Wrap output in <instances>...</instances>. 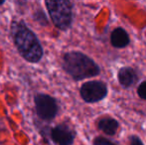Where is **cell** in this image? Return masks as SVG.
<instances>
[{
    "mask_svg": "<svg viewBox=\"0 0 146 145\" xmlns=\"http://www.w3.org/2000/svg\"><path fill=\"white\" fill-rule=\"evenodd\" d=\"M108 95V87L106 83L98 81H90L85 83L81 87V95L87 103H96L104 99Z\"/></svg>",
    "mask_w": 146,
    "mask_h": 145,
    "instance_id": "obj_5",
    "label": "cell"
},
{
    "mask_svg": "<svg viewBox=\"0 0 146 145\" xmlns=\"http://www.w3.org/2000/svg\"><path fill=\"white\" fill-rule=\"evenodd\" d=\"M5 3V1H4V0H2V1H0V5H2V4H4Z\"/></svg>",
    "mask_w": 146,
    "mask_h": 145,
    "instance_id": "obj_14",
    "label": "cell"
},
{
    "mask_svg": "<svg viewBox=\"0 0 146 145\" xmlns=\"http://www.w3.org/2000/svg\"><path fill=\"white\" fill-rule=\"evenodd\" d=\"M34 18L36 21H38L39 23H41L42 25H47V24H48V20H47L46 16H45L44 12L41 11V10H39V11H37L36 13H35Z\"/></svg>",
    "mask_w": 146,
    "mask_h": 145,
    "instance_id": "obj_10",
    "label": "cell"
},
{
    "mask_svg": "<svg viewBox=\"0 0 146 145\" xmlns=\"http://www.w3.org/2000/svg\"><path fill=\"white\" fill-rule=\"evenodd\" d=\"M137 93L143 99H146V81H143L137 89Z\"/></svg>",
    "mask_w": 146,
    "mask_h": 145,
    "instance_id": "obj_12",
    "label": "cell"
},
{
    "mask_svg": "<svg viewBox=\"0 0 146 145\" xmlns=\"http://www.w3.org/2000/svg\"><path fill=\"white\" fill-rule=\"evenodd\" d=\"M129 36L124 29L116 28L112 31L110 35V42L111 45L115 48H124L129 44Z\"/></svg>",
    "mask_w": 146,
    "mask_h": 145,
    "instance_id": "obj_7",
    "label": "cell"
},
{
    "mask_svg": "<svg viewBox=\"0 0 146 145\" xmlns=\"http://www.w3.org/2000/svg\"><path fill=\"white\" fill-rule=\"evenodd\" d=\"M94 145H116L112 141L108 139H106L104 137H96L94 140Z\"/></svg>",
    "mask_w": 146,
    "mask_h": 145,
    "instance_id": "obj_11",
    "label": "cell"
},
{
    "mask_svg": "<svg viewBox=\"0 0 146 145\" xmlns=\"http://www.w3.org/2000/svg\"><path fill=\"white\" fill-rule=\"evenodd\" d=\"M11 35L19 54L30 63H38L43 57V48L36 34L22 20L11 24Z\"/></svg>",
    "mask_w": 146,
    "mask_h": 145,
    "instance_id": "obj_1",
    "label": "cell"
},
{
    "mask_svg": "<svg viewBox=\"0 0 146 145\" xmlns=\"http://www.w3.org/2000/svg\"><path fill=\"white\" fill-rule=\"evenodd\" d=\"M118 79L120 85H122L123 87H130L134 83L135 79H136V73L133 69L125 67V68L119 70Z\"/></svg>",
    "mask_w": 146,
    "mask_h": 145,
    "instance_id": "obj_9",
    "label": "cell"
},
{
    "mask_svg": "<svg viewBox=\"0 0 146 145\" xmlns=\"http://www.w3.org/2000/svg\"><path fill=\"white\" fill-rule=\"evenodd\" d=\"M63 68L76 81L96 77L100 73L98 66L90 57L76 51L64 55Z\"/></svg>",
    "mask_w": 146,
    "mask_h": 145,
    "instance_id": "obj_2",
    "label": "cell"
},
{
    "mask_svg": "<svg viewBox=\"0 0 146 145\" xmlns=\"http://www.w3.org/2000/svg\"><path fill=\"white\" fill-rule=\"evenodd\" d=\"M51 137L57 145H72L75 139V131L68 124L61 123L52 128Z\"/></svg>",
    "mask_w": 146,
    "mask_h": 145,
    "instance_id": "obj_6",
    "label": "cell"
},
{
    "mask_svg": "<svg viewBox=\"0 0 146 145\" xmlns=\"http://www.w3.org/2000/svg\"><path fill=\"white\" fill-rule=\"evenodd\" d=\"M130 145H143L142 141L139 137L135 135H132L130 137Z\"/></svg>",
    "mask_w": 146,
    "mask_h": 145,
    "instance_id": "obj_13",
    "label": "cell"
},
{
    "mask_svg": "<svg viewBox=\"0 0 146 145\" xmlns=\"http://www.w3.org/2000/svg\"><path fill=\"white\" fill-rule=\"evenodd\" d=\"M54 25L60 30H68L73 21V4L63 0H48L45 2Z\"/></svg>",
    "mask_w": 146,
    "mask_h": 145,
    "instance_id": "obj_3",
    "label": "cell"
},
{
    "mask_svg": "<svg viewBox=\"0 0 146 145\" xmlns=\"http://www.w3.org/2000/svg\"><path fill=\"white\" fill-rule=\"evenodd\" d=\"M98 127L108 135H114L118 129V122L114 118L104 117L98 122Z\"/></svg>",
    "mask_w": 146,
    "mask_h": 145,
    "instance_id": "obj_8",
    "label": "cell"
},
{
    "mask_svg": "<svg viewBox=\"0 0 146 145\" xmlns=\"http://www.w3.org/2000/svg\"><path fill=\"white\" fill-rule=\"evenodd\" d=\"M35 109L37 115L43 120L51 121L58 113V103L53 97L46 93H38L35 97Z\"/></svg>",
    "mask_w": 146,
    "mask_h": 145,
    "instance_id": "obj_4",
    "label": "cell"
}]
</instances>
